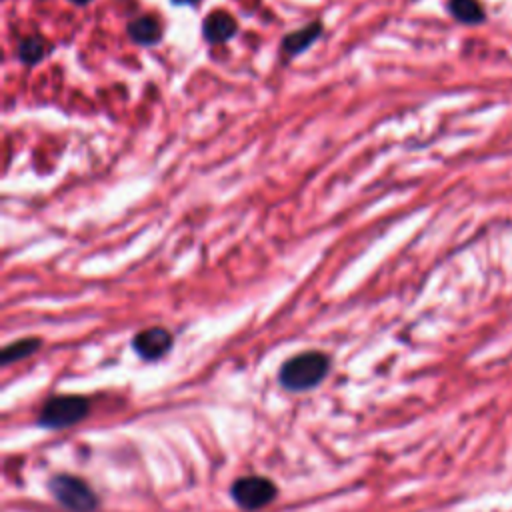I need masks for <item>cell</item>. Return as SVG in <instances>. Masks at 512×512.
I'll return each mask as SVG.
<instances>
[{
  "label": "cell",
  "instance_id": "cell-1",
  "mask_svg": "<svg viewBox=\"0 0 512 512\" xmlns=\"http://www.w3.org/2000/svg\"><path fill=\"white\" fill-rule=\"evenodd\" d=\"M332 358L320 350H306L286 358L278 368V382L288 392H308L318 388L328 376Z\"/></svg>",
  "mask_w": 512,
  "mask_h": 512
},
{
  "label": "cell",
  "instance_id": "cell-2",
  "mask_svg": "<svg viewBox=\"0 0 512 512\" xmlns=\"http://www.w3.org/2000/svg\"><path fill=\"white\" fill-rule=\"evenodd\" d=\"M90 398L82 394L50 396L36 414V426L44 430H66L82 422L90 414Z\"/></svg>",
  "mask_w": 512,
  "mask_h": 512
},
{
  "label": "cell",
  "instance_id": "cell-3",
  "mask_svg": "<svg viewBox=\"0 0 512 512\" xmlns=\"http://www.w3.org/2000/svg\"><path fill=\"white\" fill-rule=\"evenodd\" d=\"M48 492L68 512H94L100 506V498L94 488L80 476L58 472L48 480Z\"/></svg>",
  "mask_w": 512,
  "mask_h": 512
},
{
  "label": "cell",
  "instance_id": "cell-4",
  "mask_svg": "<svg viewBox=\"0 0 512 512\" xmlns=\"http://www.w3.org/2000/svg\"><path fill=\"white\" fill-rule=\"evenodd\" d=\"M278 496V486L268 476L248 474L240 476L230 486L232 502L244 512H258L272 504Z\"/></svg>",
  "mask_w": 512,
  "mask_h": 512
},
{
  "label": "cell",
  "instance_id": "cell-5",
  "mask_svg": "<svg viewBox=\"0 0 512 512\" xmlns=\"http://www.w3.org/2000/svg\"><path fill=\"white\" fill-rule=\"evenodd\" d=\"M132 350L146 362H154L164 358L172 346H174V336L170 330L162 326H150L134 334L132 338Z\"/></svg>",
  "mask_w": 512,
  "mask_h": 512
},
{
  "label": "cell",
  "instance_id": "cell-6",
  "mask_svg": "<svg viewBox=\"0 0 512 512\" xmlns=\"http://www.w3.org/2000/svg\"><path fill=\"white\" fill-rule=\"evenodd\" d=\"M236 32H238V26H236L234 16L224 10H214L212 14H208L204 18L202 34L210 44H222V42L230 40Z\"/></svg>",
  "mask_w": 512,
  "mask_h": 512
},
{
  "label": "cell",
  "instance_id": "cell-7",
  "mask_svg": "<svg viewBox=\"0 0 512 512\" xmlns=\"http://www.w3.org/2000/svg\"><path fill=\"white\" fill-rule=\"evenodd\" d=\"M128 36L136 44L152 46L162 38V24L154 16H140L128 24Z\"/></svg>",
  "mask_w": 512,
  "mask_h": 512
},
{
  "label": "cell",
  "instance_id": "cell-8",
  "mask_svg": "<svg viewBox=\"0 0 512 512\" xmlns=\"http://www.w3.org/2000/svg\"><path fill=\"white\" fill-rule=\"evenodd\" d=\"M40 346H42V338H38V336H28V338L10 342L0 350V366L6 368L14 362H20V360L36 354L40 350Z\"/></svg>",
  "mask_w": 512,
  "mask_h": 512
},
{
  "label": "cell",
  "instance_id": "cell-9",
  "mask_svg": "<svg viewBox=\"0 0 512 512\" xmlns=\"http://www.w3.org/2000/svg\"><path fill=\"white\" fill-rule=\"evenodd\" d=\"M320 34H322V24H320V22H312V24L306 26V28H300V30H296V32H292V34H286L284 40H282V48H284L290 56H294V54L306 50Z\"/></svg>",
  "mask_w": 512,
  "mask_h": 512
},
{
  "label": "cell",
  "instance_id": "cell-10",
  "mask_svg": "<svg viewBox=\"0 0 512 512\" xmlns=\"http://www.w3.org/2000/svg\"><path fill=\"white\" fill-rule=\"evenodd\" d=\"M448 12L462 24H480L486 18L478 0H448Z\"/></svg>",
  "mask_w": 512,
  "mask_h": 512
},
{
  "label": "cell",
  "instance_id": "cell-11",
  "mask_svg": "<svg viewBox=\"0 0 512 512\" xmlns=\"http://www.w3.org/2000/svg\"><path fill=\"white\" fill-rule=\"evenodd\" d=\"M50 52V46L40 36H28L18 44V58L24 64H38Z\"/></svg>",
  "mask_w": 512,
  "mask_h": 512
},
{
  "label": "cell",
  "instance_id": "cell-12",
  "mask_svg": "<svg viewBox=\"0 0 512 512\" xmlns=\"http://www.w3.org/2000/svg\"><path fill=\"white\" fill-rule=\"evenodd\" d=\"M174 4H178V6H194V4H198L200 0H172Z\"/></svg>",
  "mask_w": 512,
  "mask_h": 512
},
{
  "label": "cell",
  "instance_id": "cell-13",
  "mask_svg": "<svg viewBox=\"0 0 512 512\" xmlns=\"http://www.w3.org/2000/svg\"><path fill=\"white\" fill-rule=\"evenodd\" d=\"M70 2H74V4H80V6H82V4H88L90 0H70Z\"/></svg>",
  "mask_w": 512,
  "mask_h": 512
}]
</instances>
